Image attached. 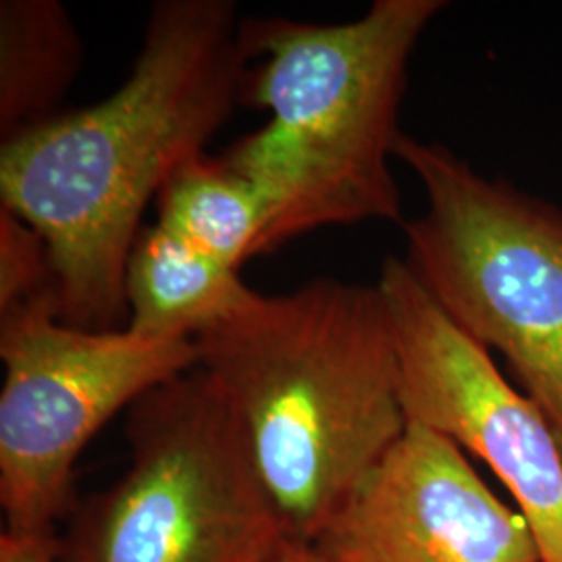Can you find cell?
Masks as SVG:
<instances>
[{"instance_id": "cell-1", "label": "cell", "mask_w": 562, "mask_h": 562, "mask_svg": "<svg viewBox=\"0 0 562 562\" xmlns=\"http://www.w3.org/2000/svg\"><path fill=\"white\" fill-rule=\"evenodd\" d=\"M240 23L229 0H162L111 97L2 140L0 206L46 241L63 322L117 329L148 204L241 104Z\"/></svg>"}, {"instance_id": "cell-2", "label": "cell", "mask_w": 562, "mask_h": 562, "mask_svg": "<svg viewBox=\"0 0 562 562\" xmlns=\"http://www.w3.org/2000/svg\"><path fill=\"white\" fill-rule=\"evenodd\" d=\"M192 340L283 533L315 542L408 425L378 285L319 278L276 296L246 285Z\"/></svg>"}, {"instance_id": "cell-3", "label": "cell", "mask_w": 562, "mask_h": 562, "mask_svg": "<svg viewBox=\"0 0 562 562\" xmlns=\"http://www.w3.org/2000/svg\"><path fill=\"white\" fill-rule=\"evenodd\" d=\"M442 0H375L346 23L241 20V104L267 125L222 157L269 204L262 255L329 225L402 220L390 169L408 65Z\"/></svg>"}, {"instance_id": "cell-4", "label": "cell", "mask_w": 562, "mask_h": 562, "mask_svg": "<svg viewBox=\"0 0 562 562\" xmlns=\"http://www.w3.org/2000/svg\"><path fill=\"white\" fill-rule=\"evenodd\" d=\"M130 467L78 501L57 562H262L288 538L217 387L192 369L127 411Z\"/></svg>"}, {"instance_id": "cell-5", "label": "cell", "mask_w": 562, "mask_h": 562, "mask_svg": "<svg viewBox=\"0 0 562 562\" xmlns=\"http://www.w3.org/2000/svg\"><path fill=\"white\" fill-rule=\"evenodd\" d=\"M427 209L404 223L406 259L443 313L498 352L562 443V209L487 180L438 142L402 132Z\"/></svg>"}, {"instance_id": "cell-6", "label": "cell", "mask_w": 562, "mask_h": 562, "mask_svg": "<svg viewBox=\"0 0 562 562\" xmlns=\"http://www.w3.org/2000/svg\"><path fill=\"white\" fill-rule=\"evenodd\" d=\"M0 506L4 536L55 542L76 496V462L121 411L196 369L192 338L63 322L55 296L0 311Z\"/></svg>"}, {"instance_id": "cell-7", "label": "cell", "mask_w": 562, "mask_h": 562, "mask_svg": "<svg viewBox=\"0 0 562 562\" xmlns=\"http://www.w3.org/2000/svg\"><path fill=\"white\" fill-rule=\"evenodd\" d=\"M406 422L485 462L517 501L542 562H562V443L542 408L434 301L401 257L378 280Z\"/></svg>"}, {"instance_id": "cell-8", "label": "cell", "mask_w": 562, "mask_h": 562, "mask_svg": "<svg viewBox=\"0 0 562 562\" xmlns=\"http://www.w3.org/2000/svg\"><path fill=\"white\" fill-rule=\"evenodd\" d=\"M313 543L327 562H542L521 513L492 494L462 448L417 423Z\"/></svg>"}, {"instance_id": "cell-9", "label": "cell", "mask_w": 562, "mask_h": 562, "mask_svg": "<svg viewBox=\"0 0 562 562\" xmlns=\"http://www.w3.org/2000/svg\"><path fill=\"white\" fill-rule=\"evenodd\" d=\"M244 288L240 273L153 223L142 229L127 262V327L148 338H194Z\"/></svg>"}, {"instance_id": "cell-10", "label": "cell", "mask_w": 562, "mask_h": 562, "mask_svg": "<svg viewBox=\"0 0 562 562\" xmlns=\"http://www.w3.org/2000/svg\"><path fill=\"white\" fill-rule=\"evenodd\" d=\"M157 225L202 257L240 273L262 255L271 213L248 176L206 153L186 162L157 196Z\"/></svg>"}, {"instance_id": "cell-11", "label": "cell", "mask_w": 562, "mask_h": 562, "mask_svg": "<svg viewBox=\"0 0 562 562\" xmlns=\"http://www.w3.org/2000/svg\"><path fill=\"white\" fill-rule=\"evenodd\" d=\"M81 42L57 0L0 2V134L9 140L59 115L78 78Z\"/></svg>"}, {"instance_id": "cell-12", "label": "cell", "mask_w": 562, "mask_h": 562, "mask_svg": "<svg viewBox=\"0 0 562 562\" xmlns=\"http://www.w3.org/2000/svg\"><path fill=\"white\" fill-rule=\"evenodd\" d=\"M42 296L57 299V278L41 234L0 206V311Z\"/></svg>"}, {"instance_id": "cell-13", "label": "cell", "mask_w": 562, "mask_h": 562, "mask_svg": "<svg viewBox=\"0 0 562 562\" xmlns=\"http://www.w3.org/2000/svg\"><path fill=\"white\" fill-rule=\"evenodd\" d=\"M55 542H27L2 533L0 538V562H57Z\"/></svg>"}, {"instance_id": "cell-14", "label": "cell", "mask_w": 562, "mask_h": 562, "mask_svg": "<svg viewBox=\"0 0 562 562\" xmlns=\"http://www.w3.org/2000/svg\"><path fill=\"white\" fill-rule=\"evenodd\" d=\"M262 562H327L313 542L283 538Z\"/></svg>"}]
</instances>
